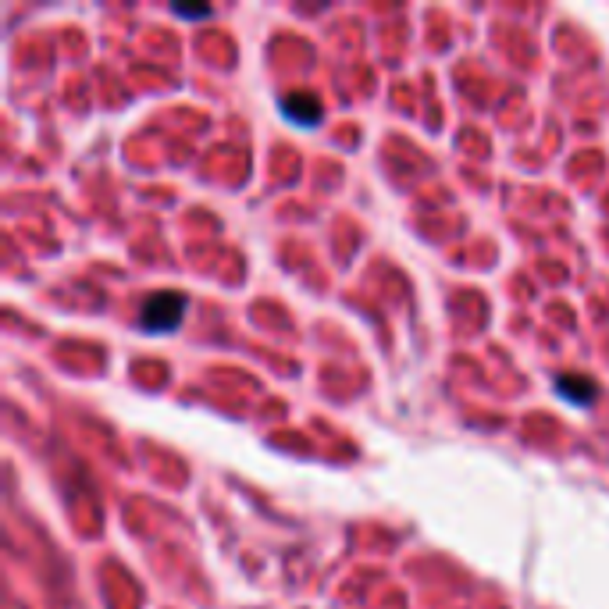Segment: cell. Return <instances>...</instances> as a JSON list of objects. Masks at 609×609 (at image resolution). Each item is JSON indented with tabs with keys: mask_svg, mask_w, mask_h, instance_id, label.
Returning <instances> with one entry per match:
<instances>
[{
	"mask_svg": "<svg viewBox=\"0 0 609 609\" xmlns=\"http://www.w3.org/2000/svg\"><path fill=\"white\" fill-rule=\"evenodd\" d=\"M189 300L182 293H154L139 307V328L150 335H168L182 325Z\"/></svg>",
	"mask_w": 609,
	"mask_h": 609,
	"instance_id": "cell-1",
	"label": "cell"
},
{
	"mask_svg": "<svg viewBox=\"0 0 609 609\" xmlns=\"http://www.w3.org/2000/svg\"><path fill=\"white\" fill-rule=\"evenodd\" d=\"M282 111L293 118L296 125H317L321 122V100L314 93H289L282 100Z\"/></svg>",
	"mask_w": 609,
	"mask_h": 609,
	"instance_id": "cell-2",
	"label": "cell"
},
{
	"mask_svg": "<svg viewBox=\"0 0 609 609\" xmlns=\"http://www.w3.org/2000/svg\"><path fill=\"white\" fill-rule=\"evenodd\" d=\"M556 392L577 406H588L595 399V385L588 382V378H577V374H563V378H556Z\"/></svg>",
	"mask_w": 609,
	"mask_h": 609,
	"instance_id": "cell-3",
	"label": "cell"
},
{
	"mask_svg": "<svg viewBox=\"0 0 609 609\" xmlns=\"http://www.w3.org/2000/svg\"><path fill=\"white\" fill-rule=\"evenodd\" d=\"M175 15L179 18H207L211 15V8H175Z\"/></svg>",
	"mask_w": 609,
	"mask_h": 609,
	"instance_id": "cell-4",
	"label": "cell"
}]
</instances>
